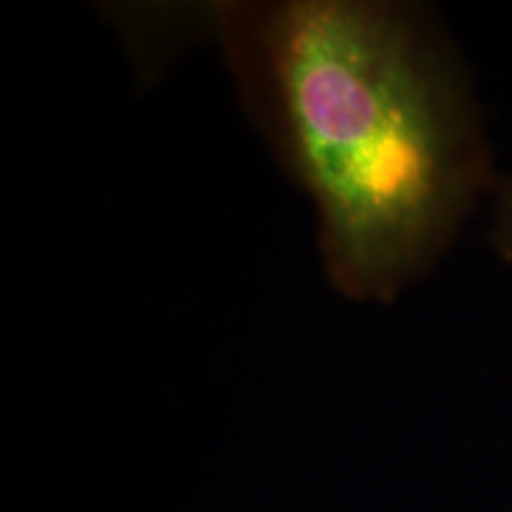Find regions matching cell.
Here are the masks:
<instances>
[{
    "instance_id": "obj_1",
    "label": "cell",
    "mask_w": 512,
    "mask_h": 512,
    "mask_svg": "<svg viewBox=\"0 0 512 512\" xmlns=\"http://www.w3.org/2000/svg\"><path fill=\"white\" fill-rule=\"evenodd\" d=\"M195 15L316 207L330 283L356 302H392L444 254L489 181L456 57L403 3H214Z\"/></svg>"
},
{
    "instance_id": "obj_2",
    "label": "cell",
    "mask_w": 512,
    "mask_h": 512,
    "mask_svg": "<svg viewBox=\"0 0 512 512\" xmlns=\"http://www.w3.org/2000/svg\"><path fill=\"white\" fill-rule=\"evenodd\" d=\"M494 240L505 259L512 261V181L505 185L496 209Z\"/></svg>"
}]
</instances>
